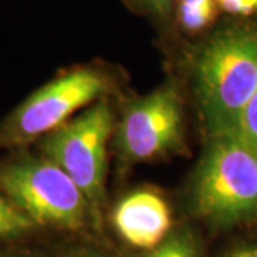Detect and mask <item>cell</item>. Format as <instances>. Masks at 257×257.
I'll return each mask as SVG.
<instances>
[{
    "label": "cell",
    "mask_w": 257,
    "mask_h": 257,
    "mask_svg": "<svg viewBox=\"0 0 257 257\" xmlns=\"http://www.w3.org/2000/svg\"><path fill=\"white\" fill-rule=\"evenodd\" d=\"M182 100L173 83L130 103L117 127V150L128 163L147 162L183 146Z\"/></svg>",
    "instance_id": "6"
},
{
    "label": "cell",
    "mask_w": 257,
    "mask_h": 257,
    "mask_svg": "<svg viewBox=\"0 0 257 257\" xmlns=\"http://www.w3.org/2000/svg\"><path fill=\"white\" fill-rule=\"evenodd\" d=\"M193 209L217 227L257 217V152L234 136L211 138L193 183Z\"/></svg>",
    "instance_id": "2"
},
{
    "label": "cell",
    "mask_w": 257,
    "mask_h": 257,
    "mask_svg": "<svg viewBox=\"0 0 257 257\" xmlns=\"http://www.w3.org/2000/svg\"><path fill=\"white\" fill-rule=\"evenodd\" d=\"M111 220L116 231L127 244L149 251L169 236L172 211L159 193L136 190L117 203Z\"/></svg>",
    "instance_id": "7"
},
{
    "label": "cell",
    "mask_w": 257,
    "mask_h": 257,
    "mask_svg": "<svg viewBox=\"0 0 257 257\" xmlns=\"http://www.w3.org/2000/svg\"><path fill=\"white\" fill-rule=\"evenodd\" d=\"M72 257H101L100 254L94 253V251H90V250H82V251H77L74 253Z\"/></svg>",
    "instance_id": "16"
},
{
    "label": "cell",
    "mask_w": 257,
    "mask_h": 257,
    "mask_svg": "<svg viewBox=\"0 0 257 257\" xmlns=\"http://www.w3.org/2000/svg\"><path fill=\"white\" fill-rule=\"evenodd\" d=\"M36 224L0 192V240L20 239Z\"/></svg>",
    "instance_id": "9"
},
{
    "label": "cell",
    "mask_w": 257,
    "mask_h": 257,
    "mask_svg": "<svg viewBox=\"0 0 257 257\" xmlns=\"http://www.w3.org/2000/svg\"><path fill=\"white\" fill-rule=\"evenodd\" d=\"M110 84L101 72L89 67L56 76L32 93L0 123V147H18L63 126L77 110L103 97Z\"/></svg>",
    "instance_id": "4"
},
{
    "label": "cell",
    "mask_w": 257,
    "mask_h": 257,
    "mask_svg": "<svg viewBox=\"0 0 257 257\" xmlns=\"http://www.w3.org/2000/svg\"><path fill=\"white\" fill-rule=\"evenodd\" d=\"M221 12L233 16H251L257 13V0H216Z\"/></svg>",
    "instance_id": "13"
},
{
    "label": "cell",
    "mask_w": 257,
    "mask_h": 257,
    "mask_svg": "<svg viewBox=\"0 0 257 257\" xmlns=\"http://www.w3.org/2000/svg\"><path fill=\"white\" fill-rule=\"evenodd\" d=\"M226 257H257V244H250V246H241V247L234 248Z\"/></svg>",
    "instance_id": "14"
},
{
    "label": "cell",
    "mask_w": 257,
    "mask_h": 257,
    "mask_svg": "<svg viewBox=\"0 0 257 257\" xmlns=\"http://www.w3.org/2000/svg\"><path fill=\"white\" fill-rule=\"evenodd\" d=\"M219 12L216 0H179L175 18L182 32L199 35L216 22Z\"/></svg>",
    "instance_id": "8"
},
{
    "label": "cell",
    "mask_w": 257,
    "mask_h": 257,
    "mask_svg": "<svg viewBox=\"0 0 257 257\" xmlns=\"http://www.w3.org/2000/svg\"><path fill=\"white\" fill-rule=\"evenodd\" d=\"M113 130V111L106 100L46 135L42 155L63 169L82 190L90 206L92 219L100 216L106 180V147Z\"/></svg>",
    "instance_id": "5"
},
{
    "label": "cell",
    "mask_w": 257,
    "mask_h": 257,
    "mask_svg": "<svg viewBox=\"0 0 257 257\" xmlns=\"http://www.w3.org/2000/svg\"><path fill=\"white\" fill-rule=\"evenodd\" d=\"M142 257H202L196 241L186 230L167 236L157 247L146 251Z\"/></svg>",
    "instance_id": "10"
},
{
    "label": "cell",
    "mask_w": 257,
    "mask_h": 257,
    "mask_svg": "<svg viewBox=\"0 0 257 257\" xmlns=\"http://www.w3.org/2000/svg\"><path fill=\"white\" fill-rule=\"evenodd\" d=\"M0 192L36 226L80 230L90 206L72 177L47 157L20 156L0 163Z\"/></svg>",
    "instance_id": "3"
},
{
    "label": "cell",
    "mask_w": 257,
    "mask_h": 257,
    "mask_svg": "<svg viewBox=\"0 0 257 257\" xmlns=\"http://www.w3.org/2000/svg\"><path fill=\"white\" fill-rule=\"evenodd\" d=\"M128 6L136 12L145 13L150 18L167 20L175 15L176 5L179 0H126Z\"/></svg>",
    "instance_id": "12"
},
{
    "label": "cell",
    "mask_w": 257,
    "mask_h": 257,
    "mask_svg": "<svg viewBox=\"0 0 257 257\" xmlns=\"http://www.w3.org/2000/svg\"><path fill=\"white\" fill-rule=\"evenodd\" d=\"M0 257H43L37 253H9V254H0Z\"/></svg>",
    "instance_id": "15"
},
{
    "label": "cell",
    "mask_w": 257,
    "mask_h": 257,
    "mask_svg": "<svg viewBox=\"0 0 257 257\" xmlns=\"http://www.w3.org/2000/svg\"><path fill=\"white\" fill-rule=\"evenodd\" d=\"M257 152V90L240 116L237 127L231 135Z\"/></svg>",
    "instance_id": "11"
},
{
    "label": "cell",
    "mask_w": 257,
    "mask_h": 257,
    "mask_svg": "<svg viewBox=\"0 0 257 257\" xmlns=\"http://www.w3.org/2000/svg\"><path fill=\"white\" fill-rule=\"evenodd\" d=\"M196 93L210 138L231 136L257 90V26H226L200 49Z\"/></svg>",
    "instance_id": "1"
}]
</instances>
